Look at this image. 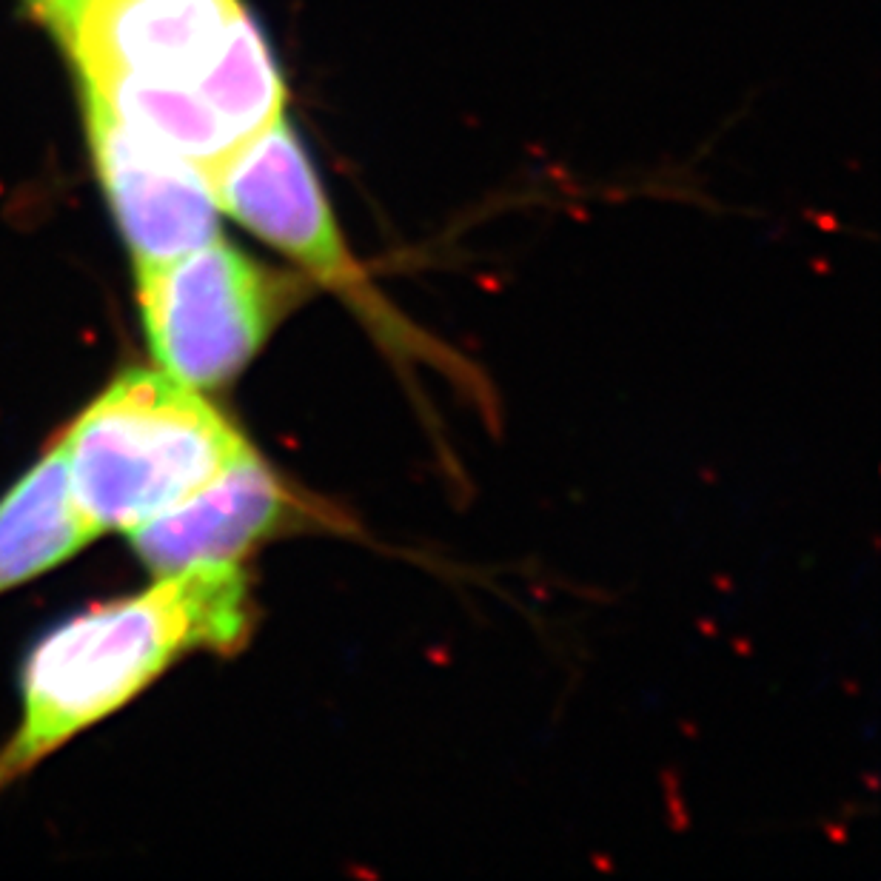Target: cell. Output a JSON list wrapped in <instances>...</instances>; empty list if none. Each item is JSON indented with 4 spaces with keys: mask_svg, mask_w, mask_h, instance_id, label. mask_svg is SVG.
<instances>
[{
    "mask_svg": "<svg viewBox=\"0 0 881 881\" xmlns=\"http://www.w3.org/2000/svg\"><path fill=\"white\" fill-rule=\"evenodd\" d=\"M63 46L83 95L205 177L285 114V80L243 0H83Z\"/></svg>",
    "mask_w": 881,
    "mask_h": 881,
    "instance_id": "obj_1",
    "label": "cell"
},
{
    "mask_svg": "<svg viewBox=\"0 0 881 881\" xmlns=\"http://www.w3.org/2000/svg\"><path fill=\"white\" fill-rule=\"evenodd\" d=\"M254 628L243 565H194L145 591L92 605L37 639L20 679V721L0 748V793L191 653H237Z\"/></svg>",
    "mask_w": 881,
    "mask_h": 881,
    "instance_id": "obj_2",
    "label": "cell"
},
{
    "mask_svg": "<svg viewBox=\"0 0 881 881\" xmlns=\"http://www.w3.org/2000/svg\"><path fill=\"white\" fill-rule=\"evenodd\" d=\"M57 443L71 499L95 537L134 531L254 451L203 391L160 368L114 377Z\"/></svg>",
    "mask_w": 881,
    "mask_h": 881,
    "instance_id": "obj_3",
    "label": "cell"
},
{
    "mask_svg": "<svg viewBox=\"0 0 881 881\" xmlns=\"http://www.w3.org/2000/svg\"><path fill=\"white\" fill-rule=\"evenodd\" d=\"M208 183L220 214L234 217L280 251L314 288L334 294L385 354L460 374L474 391V383L465 380L468 365L414 325L359 265L306 145L285 114L220 163Z\"/></svg>",
    "mask_w": 881,
    "mask_h": 881,
    "instance_id": "obj_4",
    "label": "cell"
},
{
    "mask_svg": "<svg viewBox=\"0 0 881 881\" xmlns=\"http://www.w3.org/2000/svg\"><path fill=\"white\" fill-rule=\"evenodd\" d=\"M134 277L157 368L203 394L229 385L314 291L300 271L268 265L220 237Z\"/></svg>",
    "mask_w": 881,
    "mask_h": 881,
    "instance_id": "obj_5",
    "label": "cell"
},
{
    "mask_svg": "<svg viewBox=\"0 0 881 881\" xmlns=\"http://www.w3.org/2000/svg\"><path fill=\"white\" fill-rule=\"evenodd\" d=\"M323 525H337L331 510L248 451L186 502L128 531V539L140 562L163 576L194 565H240L271 539Z\"/></svg>",
    "mask_w": 881,
    "mask_h": 881,
    "instance_id": "obj_6",
    "label": "cell"
},
{
    "mask_svg": "<svg viewBox=\"0 0 881 881\" xmlns=\"http://www.w3.org/2000/svg\"><path fill=\"white\" fill-rule=\"evenodd\" d=\"M83 106L92 160L134 271L220 237V205L194 163L126 126L100 100L83 95Z\"/></svg>",
    "mask_w": 881,
    "mask_h": 881,
    "instance_id": "obj_7",
    "label": "cell"
},
{
    "mask_svg": "<svg viewBox=\"0 0 881 881\" xmlns=\"http://www.w3.org/2000/svg\"><path fill=\"white\" fill-rule=\"evenodd\" d=\"M95 531L71 499L60 443L0 499V594L32 582L86 548Z\"/></svg>",
    "mask_w": 881,
    "mask_h": 881,
    "instance_id": "obj_8",
    "label": "cell"
},
{
    "mask_svg": "<svg viewBox=\"0 0 881 881\" xmlns=\"http://www.w3.org/2000/svg\"><path fill=\"white\" fill-rule=\"evenodd\" d=\"M29 6L57 37H63L75 20V0H29Z\"/></svg>",
    "mask_w": 881,
    "mask_h": 881,
    "instance_id": "obj_9",
    "label": "cell"
},
{
    "mask_svg": "<svg viewBox=\"0 0 881 881\" xmlns=\"http://www.w3.org/2000/svg\"><path fill=\"white\" fill-rule=\"evenodd\" d=\"M80 6H83V0H75V15L80 12ZM60 40H63V37H60Z\"/></svg>",
    "mask_w": 881,
    "mask_h": 881,
    "instance_id": "obj_10",
    "label": "cell"
}]
</instances>
